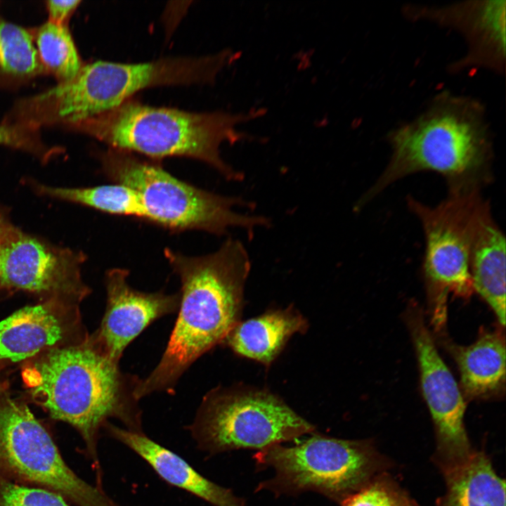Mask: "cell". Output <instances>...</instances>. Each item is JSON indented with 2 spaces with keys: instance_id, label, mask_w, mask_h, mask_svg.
<instances>
[{
  "instance_id": "9",
  "label": "cell",
  "mask_w": 506,
  "mask_h": 506,
  "mask_svg": "<svg viewBox=\"0 0 506 506\" xmlns=\"http://www.w3.org/2000/svg\"><path fill=\"white\" fill-rule=\"evenodd\" d=\"M0 477L53 491L73 506H118L80 478L24 403L0 392Z\"/></svg>"
},
{
  "instance_id": "22",
  "label": "cell",
  "mask_w": 506,
  "mask_h": 506,
  "mask_svg": "<svg viewBox=\"0 0 506 506\" xmlns=\"http://www.w3.org/2000/svg\"><path fill=\"white\" fill-rule=\"evenodd\" d=\"M41 195L77 203L100 212L131 216L148 222L138 194L129 187L113 183L85 188H58L36 185Z\"/></svg>"
},
{
  "instance_id": "6",
  "label": "cell",
  "mask_w": 506,
  "mask_h": 506,
  "mask_svg": "<svg viewBox=\"0 0 506 506\" xmlns=\"http://www.w3.org/2000/svg\"><path fill=\"white\" fill-rule=\"evenodd\" d=\"M99 159L103 173L112 183L138 194L148 222L169 231H202L219 236L231 228L252 233L271 226L264 216L233 210L235 206L253 207L252 202L196 187L174 176L156 161L110 148L100 153Z\"/></svg>"
},
{
  "instance_id": "1",
  "label": "cell",
  "mask_w": 506,
  "mask_h": 506,
  "mask_svg": "<svg viewBox=\"0 0 506 506\" xmlns=\"http://www.w3.org/2000/svg\"><path fill=\"white\" fill-rule=\"evenodd\" d=\"M164 255L179 278L178 316L159 363L135 389L138 400L174 392L181 375L200 356L223 342L240 322L251 261L244 244L227 238L215 252L188 256L170 248Z\"/></svg>"
},
{
  "instance_id": "7",
  "label": "cell",
  "mask_w": 506,
  "mask_h": 506,
  "mask_svg": "<svg viewBox=\"0 0 506 506\" xmlns=\"http://www.w3.org/2000/svg\"><path fill=\"white\" fill-rule=\"evenodd\" d=\"M258 469L274 475L256 491L275 495L313 491L338 503L385 472L388 461L370 440H346L313 434L292 446L275 444L254 455Z\"/></svg>"
},
{
  "instance_id": "27",
  "label": "cell",
  "mask_w": 506,
  "mask_h": 506,
  "mask_svg": "<svg viewBox=\"0 0 506 506\" xmlns=\"http://www.w3.org/2000/svg\"><path fill=\"white\" fill-rule=\"evenodd\" d=\"M80 1H53L45 2L48 21L59 25H68V20L79 6Z\"/></svg>"
},
{
  "instance_id": "2",
  "label": "cell",
  "mask_w": 506,
  "mask_h": 506,
  "mask_svg": "<svg viewBox=\"0 0 506 506\" xmlns=\"http://www.w3.org/2000/svg\"><path fill=\"white\" fill-rule=\"evenodd\" d=\"M389 163L358 201L360 209L396 181L422 171L443 175L449 187L480 186L490 179L493 145L484 104L442 91L410 122L387 134Z\"/></svg>"
},
{
  "instance_id": "8",
  "label": "cell",
  "mask_w": 506,
  "mask_h": 506,
  "mask_svg": "<svg viewBox=\"0 0 506 506\" xmlns=\"http://www.w3.org/2000/svg\"><path fill=\"white\" fill-rule=\"evenodd\" d=\"M197 448L209 455L262 450L311 434L315 427L276 395L245 387H219L202 398L188 427Z\"/></svg>"
},
{
  "instance_id": "19",
  "label": "cell",
  "mask_w": 506,
  "mask_h": 506,
  "mask_svg": "<svg viewBox=\"0 0 506 506\" xmlns=\"http://www.w3.org/2000/svg\"><path fill=\"white\" fill-rule=\"evenodd\" d=\"M307 328L308 322L303 315L290 306L238 322L224 342L235 353L268 365L290 337Z\"/></svg>"
},
{
  "instance_id": "21",
  "label": "cell",
  "mask_w": 506,
  "mask_h": 506,
  "mask_svg": "<svg viewBox=\"0 0 506 506\" xmlns=\"http://www.w3.org/2000/svg\"><path fill=\"white\" fill-rule=\"evenodd\" d=\"M44 74L30 29L0 15V88L17 87Z\"/></svg>"
},
{
  "instance_id": "28",
  "label": "cell",
  "mask_w": 506,
  "mask_h": 506,
  "mask_svg": "<svg viewBox=\"0 0 506 506\" xmlns=\"http://www.w3.org/2000/svg\"><path fill=\"white\" fill-rule=\"evenodd\" d=\"M9 222L4 218V216L0 213V233L4 228L7 226Z\"/></svg>"
},
{
  "instance_id": "3",
  "label": "cell",
  "mask_w": 506,
  "mask_h": 506,
  "mask_svg": "<svg viewBox=\"0 0 506 506\" xmlns=\"http://www.w3.org/2000/svg\"><path fill=\"white\" fill-rule=\"evenodd\" d=\"M22 375L32 396L50 415L77 429L93 462L98 460L100 431L111 419L143 432L135 396L140 378L122 372L89 337L42 353Z\"/></svg>"
},
{
  "instance_id": "4",
  "label": "cell",
  "mask_w": 506,
  "mask_h": 506,
  "mask_svg": "<svg viewBox=\"0 0 506 506\" xmlns=\"http://www.w3.org/2000/svg\"><path fill=\"white\" fill-rule=\"evenodd\" d=\"M265 108L247 112H190L157 108L130 99L110 110L65 127L105 143L108 148L145 155L153 161L169 157L203 162L226 180L244 174L222 159L220 147L251 138L235 126L264 115Z\"/></svg>"
},
{
  "instance_id": "23",
  "label": "cell",
  "mask_w": 506,
  "mask_h": 506,
  "mask_svg": "<svg viewBox=\"0 0 506 506\" xmlns=\"http://www.w3.org/2000/svg\"><path fill=\"white\" fill-rule=\"evenodd\" d=\"M30 31L46 72L53 75L57 83L67 82L78 73L84 64L68 25L48 20Z\"/></svg>"
},
{
  "instance_id": "15",
  "label": "cell",
  "mask_w": 506,
  "mask_h": 506,
  "mask_svg": "<svg viewBox=\"0 0 506 506\" xmlns=\"http://www.w3.org/2000/svg\"><path fill=\"white\" fill-rule=\"evenodd\" d=\"M78 303L58 297L26 306L0 322V363H15L58 347L67 339L81 343Z\"/></svg>"
},
{
  "instance_id": "20",
  "label": "cell",
  "mask_w": 506,
  "mask_h": 506,
  "mask_svg": "<svg viewBox=\"0 0 506 506\" xmlns=\"http://www.w3.org/2000/svg\"><path fill=\"white\" fill-rule=\"evenodd\" d=\"M441 471L446 491L436 506H505V479L484 452L474 450L462 462Z\"/></svg>"
},
{
  "instance_id": "14",
  "label": "cell",
  "mask_w": 506,
  "mask_h": 506,
  "mask_svg": "<svg viewBox=\"0 0 506 506\" xmlns=\"http://www.w3.org/2000/svg\"><path fill=\"white\" fill-rule=\"evenodd\" d=\"M125 268L108 270L105 276L106 307L100 326L89 337L93 346L119 364L126 346L157 319L177 312L179 293L145 292L128 283Z\"/></svg>"
},
{
  "instance_id": "26",
  "label": "cell",
  "mask_w": 506,
  "mask_h": 506,
  "mask_svg": "<svg viewBox=\"0 0 506 506\" xmlns=\"http://www.w3.org/2000/svg\"><path fill=\"white\" fill-rule=\"evenodd\" d=\"M0 145L29 153L45 162L58 153L44 143L39 129L4 122L0 124Z\"/></svg>"
},
{
  "instance_id": "25",
  "label": "cell",
  "mask_w": 506,
  "mask_h": 506,
  "mask_svg": "<svg viewBox=\"0 0 506 506\" xmlns=\"http://www.w3.org/2000/svg\"><path fill=\"white\" fill-rule=\"evenodd\" d=\"M0 506H73L60 495L0 477Z\"/></svg>"
},
{
  "instance_id": "17",
  "label": "cell",
  "mask_w": 506,
  "mask_h": 506,
  "mask_svg": "<svg viewBox=\"0 0 506 506\" xmlns=\"http://www.w3.org/2000/svg\"><path fill=\"white\" fill-rule=\"evenodd\" d=\"M103 429L112 439L142 458L166 482L202 499L213 506H246L244 499L205 478L184 459L160 445L143 432L108 422Z\"/></svg>"
},
{
  "instance_id": "16",
  "label": "cell",
  "mask_w": 506,
  "mask_h": 506,
  "mask_svg": "<svg viewBox=\"0 0 506 506\" xmlns=\"http://www.w3.org/2000/svg\"><path fill=\"white\" fill-rule=\"evenodd\" d=\"M469 269L474 291L505 325V240L481 195L471 216Z\"/></svg>"
},
{
  "instance_id": "18",
  "label": "cell",
  "mask_w": 506,
  "mask_h": 506,
  "mask_svg": "<svg viewBox=\"0 0 506 506\" xmlns=\"http://www.w3.org/2000/svg\"><path fill=\"white\" fill-rule=\"evenodd\" d=\"M457 364L460 389L468 399H485L505 388V340L499 330H483L468 346L450 345Z\"/></svg>"
},
{
  "instance_id": "11",
  "label": "cell",
  "mask_w": 506,
  "mask_h": 506,
  "mask_svg": "<svg viewBox=\"0 0 506 506\" xmlns=\"http://www.w3.org/2000/svg\"><path fill=\"white\" fill-rule=\"evenodd\" d=\"M406 319L415 350L422 395L434 424V459L441 470L462 462L474 450L464 424L466 403L416 303L409 305Z\"/></svg>"
},
{
  "instance_id": "5",
  "label": "cell",
  "mask_w": 506,
  "mask_h": 506,
  "mask_svg": "<svg viewBox=\"0 0 506 506\" xmlns=\"http://www.w3.org/2000/svg\"><path fill=\"white\" fill-rule=\"evenodd\" d=\"M239 57L223 50L200 58H168L126 64L95 61L84 64L71 79L22 98L19 115L25 124L63 126L91 118L122 104L145 88L164 85L212 84L219 73Z\"/></svg>"
},
{
  "instance_id": "12",
  "label": "cell",
  "mask_w": 506,
  "mask_h": 506,
  "mask_svg": "<svg viewBox=\"0 0 506 506\" xmlns=\"http://www.w3.org/2000/svg\"><path fill=\"white\" fill-rule=\"evenodd\" d=\"M85 255L58 248L10 223L0 233V284L79 303L90 293L83 282Z\"/></svg>"
},
{
  "instance_id": "13",
  "label": "cell",
  "mask_w": 506,
  "mask_h": 506,
  "mask_svg": "<svg viewBox=\"0 0 506 506\" xmlns=\"http://www.w3.org/2000/svg\"><path fill=\"white\" fill-rule=\"evenodd\" d=\"M505 0H479L445 6L405 5L408 20H427L454 30L465 38L467 51L451 63L450 73L469 68H485L503 74L505 69Z\"/></svg>"
},
{
  "instance_id": "24",
  "label": "cell",
  "mask_w": 506,
  "mask_h": 506,
  "mask_svg": "<svg viewBox=\"0 0 506 506\" xmlns=\"http://www.w3.org/2000/svg\"><path fill=\"white\" fill-rule=\"evenodd\" d=\"M340 506H419L386 472L374 477Z\"/></svg>"
},
{
  "instance_id": "10",
  "label": "cell",
  "mask_w": 506,
  "mask_h": 506,
  "mask_svg": "<svg viewBox=\"0 0 506 506\" xmlns=\"http://www.w3.org/2000/svg\"><path fill=\"white\" fill-rule=\"evenodd\" d=\"M479 188L449 187L447 198L434 207L408 197L424 233L423 273L436 330L445 326L448 295L467 299L474 292L469 269L470 224Z\"/></svg>"
}]
</instances>
